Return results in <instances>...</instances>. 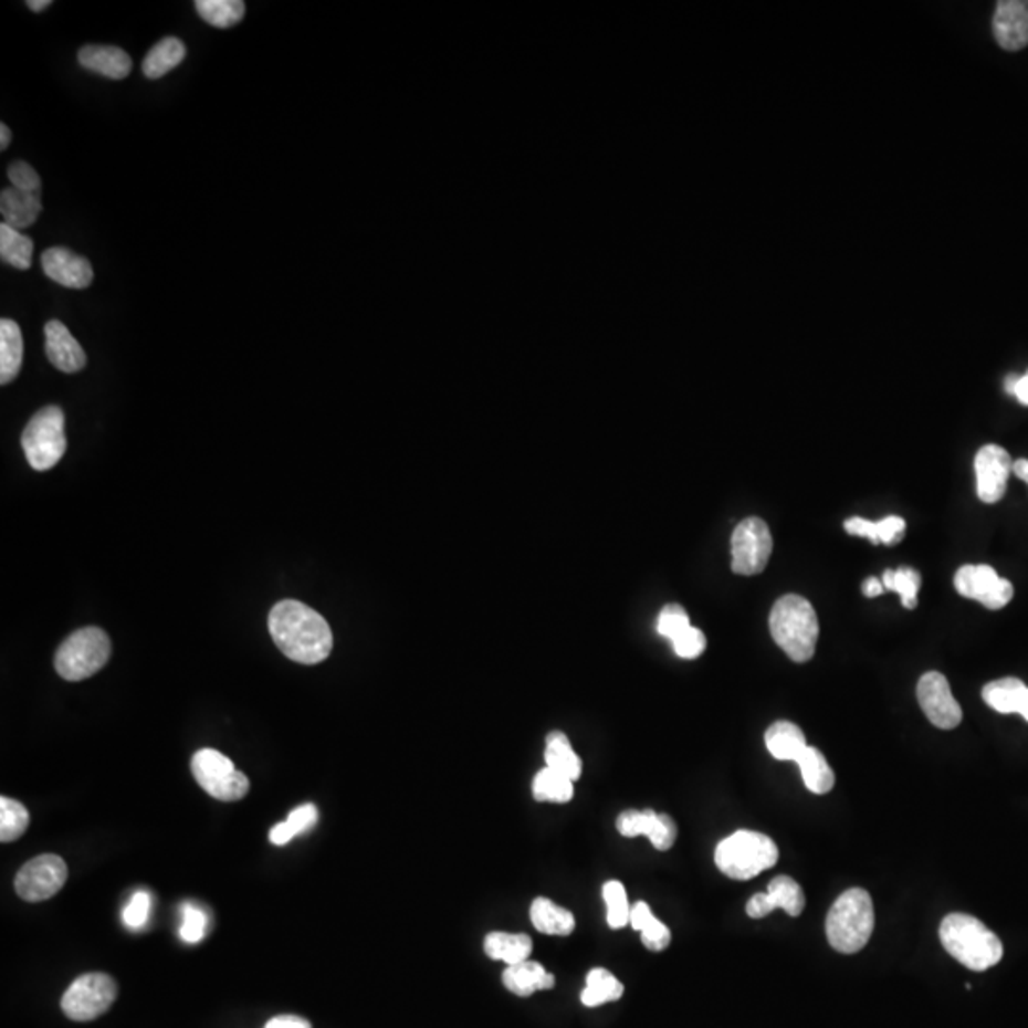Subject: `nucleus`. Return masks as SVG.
<instances>
[{
    "mask_svg": "<svg viewBox=\"0 0 1028 1028\" xmlns=\"http://www.w3.org/2000/svg\"><path fill=\"white\" fill-rule=\"evenodd\" d=\"M1014 397L1017 398L1022 406H1028V371L1025 376L1019 377L1017 387H1015Z\"/></svg>",
    "mask_w": 1028,
    "mask_h": 1028,
    "instance_id": "obj_50",
    "label": "nucleus"
},
{
    "mask_svg": "<svg viewBox=\"0 0 1028 1028\" xmlns=\"http://www.w3.org/2000/svg\"><path fill=\"white\" fill-rule=\"evenodd\" d=\"M23 364V336L12 318L0 321V384L14 381Z\"/></svg>",
    "mask_w": 1028,
    "mask_h": 1028,
    "instance_id": "obj_24",
    "label": "nucleus"
},
{
    "mask_svg": "<svg viewBox=\"0 0 1028 1028\" xmlns=\"http://www.w3.org/2000/svg\"><path fill=\"white\" fill-rule=\"evenodd\" d=\"M34 244L23 231L2 223L0 225V258L10 268L28 271L33 261Z\"/></svg>",
    "mask_w": 1028,
    "mask_h": 1028,
    "instance_id": "obj_32",
    "label": "nucleus"
},
{
    "mask_svg": "<svg viewBox=\"0 0 1028 1028\" xmlns=\"http://www.w3.org/2000/svg\"><path fill=\"white\" fill-rule=\"evenodd\" d=\"M604 903H606V920L611 930H621L631 922V909L627 890L619 880H610L602 888Z\"/></svg>",
    "mask_w": 1028,
    "mask_h": 1028,
    "instance_id": "obj_38",
    "label": "nucleus"
},
{
    "mask_svg": "<svg viewBox=\"0 0 1028 1028\" xmlns=\"http://www.w3.org/2000/svg\"><path fill=\"white\" fill-rule=\"evenodd\" d=\"M672 646L679 658L695 659L705 651L706 638L700 629L688 627L684 632H680L679 637L672 640Z\"/></svg>",
    "mask_w": 1028,
    "mask_h": 1028,
    "instance_id": "obj_42",
    "label": "nucleus"
},
{
    "mask_svg": "<svg viewBox=\"0 0 1028 1028\" xmlns=\"http://www.w3.org/2000/svg\"><path fill=\"white\" fill-rule=\"evenodd\" d=\"M1028 685L1019 679H1000L983 688V700L1000 714H1021L1027 700Z\"/></svg>",
    "mask_w": 1028,
    "mask_h": 1028,
    "instance_id": "obj_27",
    "label": "nucleus"
},
{
    "mask_svg": "<svg viewBox=\"0 0 1028 1028\" xmlns=\"http://www.w3.org/2000/svg\"><path fill=\"white\" fill-rule=\"evenodd\" d=\"M29 827V811L23 804L14 798L2 796L0 798V840L14 842L23 837Z\"/></svg>",
    "mask_w": 1028,
    "mask_h": 1028,
    "instance_id": "obj_37",
    "label": "nucleus"
},
{
    "mask_svg": "<svg viewBox=\"0 0 1028 1028\" xmlns=\"http://www.w3.org/2000/svg\"><path fill=\"white\" fill-rule=\"evenodd\" d=\"M191 769L202 790L221 803L242 800L250 790L246 775L234 768L233 760L216 748H202L195 753Z\"/></svg>",
    "mask_w": 1028,
    "mask_h": 1028,
    "instance_id": "obj_8",
    "label": "nucleus"
},
{
    "mask_svg": "<svg viewBox=\"0 0 1028 1028\" xmlns=\"http://www.w3.org/2000/svg\"><path fill=\"white\" fill-rule=\"evenodd\" d=\"M766 747L777 760L796 762L798 756L808 747V743H806V737H804L800 727L793 724V722L782 720V722H775L768 727Z\"/></svg>",
    "mask_w": 1028,
    "mask_h": 1028,
    "instance_id": "obj_26",
    "label": "nucleus"
},
{
    "mask_svg": "<svg viewBox=\"0 0 1028 1028\" xmlns=\"http://www.w3.org/2000/svg\"><path fill=\"white\" fill-rule=\"evenodd\" d=\"M42 271L50 281L73 290L88 289L94 281V269L83 255L71 252L69 248H49L42 254Z\"/></svg>",
    "mask_w": 1028,
    "mask_h": 1028,
    "instance_id": "obj_17",
    "label": "nucleus"
},
{
    "mask_svg": "<svg viewBox=\"0 0 1028 1028\" xmlns=\"http://www.w3.org/2000/svg\"><path fill=\"white\" fill-rule=\"evenodd\" d=\"M263 1028H313L311 1022L303 1017H297V1015H279V1017H273L271 1021L265 1025Z\"/></svg>",
    "mask_w": 1028,
    "mask_h": 1028,
    "instance_id": "obj_47",
    "label": "nucleus"
},
{
    "mask_svg": "<svg viewBox=\"0 0 1028 1028\" xmlns=\"http://www.w3.org/2000/svg\"><path fill=\"white\" fill-rule=\"evenodd\" d=\"M843 528H846V532L850 535L867 537V539L874 543V545H880V542H878L877 522L867 521L863 516H851V518L843 522Z\"/></svg>",
    "mask_w": 1028,
    "mask_h": 1028,
    "instance_id": "obj_46",
    "label": "nucleus"
},
{
    "mask_svg": "<svg viewBox=\"0 0 1028 1028\" xmlns=\"http://www.w3.org/2000/svg\"><path fill=\"white\" fill-rule=\"evenodd\" d=\"M206 927H208V916L199 906L186 903L181 905V925H179V937L186 943H199L204 940Z\"/></svg>",
    "mask_w": 1028,
    "mask_h": 1028,
    "instance_id": "obj_39",
    "label": "nucleus"
},
{
    "mask_svg": "<svg viewBox=\"0 0 1028 1028\" xmlns=\"http://www.w3.org/2000/svg\"><path fill=\"white\" fill-rule=\"evenodd\" d=\"M653 916L650 906L644 901H638L637 905L631 909V922L629 925H632L637 932H640L644 927L646 922Z\"/></svg>",
    "mask_w": 1028,
    "mask_h": 1028,
    "instance_id": "obj_48",
    "label": "nucleus"
},
{
    "mask_svg": "<svg viewBox=\"0 0 1028 1028\" xmlns=\"http://www.w3.org/2000/svg\"><path fill=\"white\" fill-rule=\"evenodd\" d=\"M884 583L878 577H869L867 581L863 583V595L869 598H877L884 592Z\"/></svg>",
    "mask_w": 1028,
    "mask_h": 1028,
    "instance_id": "obj_49",
    "label": "nucleus"
},
{
    "mask_svg": "<svg viewBox=\"0 0 1028 1028\" xmlns=\"http://www.w3.org/2000/svg\"><path fill=\"white\" fill-rule=\"evenodd\" d=\"M1017 381H1019V377L1017 376L1008 377V381H1006V391H1008L1009 395H1014L1015 387H1017Z\"/></svg>",
    "mask_w": 1028,
    "mask_h": 1028,
    "instance_id": "obj_54",
    "label": "nucleus"
},
{
    "mask_svg": "<svg viewBox=\"0 0 1028 1028\" xmlns=\"http://www.w3.org/2000/svg\"><path fill=\"white\" fill-rule=\"evenodd\" d=\"M44 349L52 366L63 374H76L86 366V353L81 343L60 321H50L44 326Z\"/></svg>",
    "mask_w": 1028,
    "mask_h": 1028,
    "instance_id": "obj_19",
    "label": "nucleus"
},
{
    "mask_svg": "<svg viewBox=\"0 0 1028 1028\" xmlns=\"http://www.w3.org/2000/svg\"><path fill=\"white\" fill-rule=\"evenodd\" d=\"M195 8L206 23L220 29L233 28L246 12L242 0H197Z\"/></svg>",
    "mask_w": 1028,
    "mask_h": 1028,
    "instance_id": "obj_35",
    "label": "nucleus"
},
{
    "mask_svg": "<svg viewBox=\"0 0 1028 1028\" xmlns=\"http://www.w3.org/2000/svg\"><path fill=\"white\" fill-rule=\"evenodd\" d=\"M269 631L276 648L302 665H316L329 658L334 634L328 621L307 604L282 600L269 613Z\"/></svg>",
    "mask_w": 1028,
    "mask_h": 1028,
    "instance_id": "obj_1",
    "label": "nucleus"
},
{
    "mask_svg": "<svg viewBox=\"0 0 1028 1028\" xmlns=\"http://www.w3.org/2000/svg\"><path fill=\"white\" fill-rule=\"evenodd\" d=\"M1021 716L1028 722V693H1027V700H1025V705H1022Z\"/></svg>",
    "mask_w": 1028,
    "mask_h": 1028,
    "instance_id": "obj_55",
    "label": "nucleus"
},
{
    "mask_svg": "<svg viewBox=\"0 0 1028 1028\" xmlns=\"http://www.w3.org/2000/svg\"><path fill=\"white\" fill-rule=\"evenodd\" d=\"M796 764L803 772L804 785L814 795H827V793H830V788L835 787V782H837L835 772L830 768L827 758L817 748L806 747V751L798 756Z\"/></svg>",
    "mask_w": 1028,
    "mask_h": 1028,
    "instance_id": "obj_30",
    "label": "nucleus"
},
{
    "mask_svg": "<svg viewBox=\"0 0 1028 1028\" xmlns=\"http://www.w3.org/2000/svg\"><path fill=\"white\" fill-rule=\"evenodd\" d=\"M940 940L946 953L972 972H985L996 966L1004 956V946L998 935L990 932L980 920L964 912H953L943 919Z\"/></svg>",
    "mask_w": 1028,
    "mask_h": 1028,
    "instance_id": "obj_2",
    "label": "nucleus"
},
{
    "mask_svg": "<svg viewBox=\"0 0 1028 1028\" xmlns=\"http://www.w3.org/2000/svg\"><path fill=\"white\" fill-rule=\"evenodd\" d=\"M52 2L50 0H28V8H31L33 12H42L44 8H49Z\"/></svg>",
    "mask_w": 1028,
    "mask_h": 1028,
    "instance_id": "obj_53",
    "label": "nucleus"
},
{
    "mask_svg": "<svg viewBox=\"0 0 1028 1028\" xmlns=\"http://www.w3.org/2000/svg\"><path fill=\"white\" fill-rule=\"evenodd\" d=\"M616 827L625 838H650L653 848H658L659 851L671 850L679 837V829L672 817L658 814L653 809H627L617 817Z\"/></svg>",
    "mask_w": 1028,
    "mask_h": 1028,
    "instance_id": "obj_15",
    "label": "nucleus"
},
{
    "mask_svg": "<svg viewBox=\"0 0 1028 1028\" xmlns=\"http://www.w3.org/2000/svg\"><path fill=\"white\" fill-rule=\"evenodd\" d=\"M621 996H623V985L608 969L595 967L587 974V987L583 988L581 993L583 1006L598 1008L608 1001L619 1000Z\"/></svg>",
    "mask_w": 1028,
    "mask_h": 1028,
    "instance_id": "obj_31",
    "label": "nucleus"
},
{
    "mask_svg": "<svg viewBox=\"0 0 1028 1028\" xmlns=\"http://www.w3.org/2000/svg\"><path fill=\"white\" fill-rule=\"evenodd\" d=\"M688 627H692L690 617L679 604H669L659 613L658 632L661 637L669 638L671 642L679 637L680 632H684Z\"/></svg>",
    "mask_w": 1028,
    "mask_h": 1028,
    "instance_id": "obj_40",
    "label": "nucleus"
},
{
    "mask_svg": "<svg viewBox=\"0 0 1028 1028\" xmlns=\"http://www.w3.org/2000/svg\"><path fill=\"white\" fill-rule=\"evenodd\" d=\"M529 919L537 932L545 935L566 937L576 930V916L564 906L556 905L550 899L537 898L529 906Z\"/></svg>",
    "mask_w": 1028,
    "mask_h": 1028,
    "instance_id": "obj_23",
    "label": "nucleus"
},
{
    "mask_svg": "<svg viewBox=\"0 0 1028 1028\" xmlns=\"http://www.w3.org/2000/svg\"><path fill=\"white\" fill-rule=\"evenodd\" d=\"M954 587L962 597L983 604L988 610H1001L1014 598V585L1001 579L987 564H967L956 571Z\"/></svg>",
    "mask_w": 1028,
    "mask_h": 1028,
    "instance_id": "obj_12",
    "label": "nucleus"
},
{
    "mask_svg": "<svg viewBox=\"0 0 1028 1028\" xmlns=\"http://www.w3.org/2000/svg\"><path fill=\"white\" fill-rule=\"evenodd\" d=\"M21 448L34 471H49L57 465L67 450L65 413L60 406H46L34 413L21 432Z\"/></svg>",
    "mask_w": 1028,
    "mask_h": 1028,
    "instance_id": "obj_7",
    "label": "nucleus"
},
{
    "mask_svg": "<svg viewBox=\"0 0 1028 1028\" xmlns=\"http://www.w3.org/2000/svg\"><path fill=\"white\" fill-rule=\"evenodd\" d=\"M503 985L508 993L528 998L535 990H548L555 987V975L548 974L539 962L526 959L521 964L507 966V969L503 972Z\"/></svg>",
    "mask_w": 1028,
    "mask_h": 1028,
    "instance_id": "obj_22",
    "label": "nucleus"
},
{
    "mask_svg": "<svg viewBox=\"0 0 1028 1028\" xmlns=\"http://www.w3.org/2000/svg\"><path fill=\"white\" fill-rule=\"evenodd\" d=\"M186 54L187 49L183 42L176 36H166L149 50V54L145 55L144 75L151 81L168 75L171 69L178 67L179 63L186 60Z\"/></svg>",
    "mask_w": 1028,
    "mask_h": 1028,
    "instance_id": "obj_29",
    "label": "nucleus"
},
{
    "mask_svg": "<svg viewBox=\"0 0 1028 1028\" xmlns=\"http://www.w3.org/2000/svg\"><path fill=\"white\" fill-rule=\"evenodd\" d=\"M532 948L534 945L526 933L494 932L487 933L484 940V953L487 954V958L500 959L507 966L529 959Z\"/></svg>",
    "mask_w": 1028,
    "mask_h": 1028,
    "instance_id": "obj_25",
    "label": "nucleus"
},
{
    "mask_svg": "<svg viewBox=\"0 0 1028 1028\" xmlns=\"http://www.w3.org/2000/svg\"><path fill=\"white\" fill-rule=\"evenodd\" d=\"M316 821H318V809H316L315 804H303L300 808L290 811L286 821L274 825L271 832H269V840H271V843H274V846H284V843H289L292 838L300 837L303 832H308V830L313 829Z\"/></svg>",
    "mask_w": 1028,
    "mask_h": 1028,
    "instance_id": "obj_34",
    "label": "nucleus"
},
{
    "mask_svg": "<svg viewBox=\"0 0 1028 1028\" xmlns=\"http://www.w3.org/2000/svg\"><path fill=\"white\" fill-rule=\"evenodd\" d=\"M769 631L775 644L796 663H806L816 653L819 621L814 606L804 597L779 598L769 613Z\"/></svg>",
    "mask_w": 1028,
    "mask_h": 1028,
    "instance_id": "obj_3",
    "label": "nucleus"
},
{
    "mask_svg": "<svg viewBox=\"0 0 1028 1028\" xmlns=\"http://www.w3.org/2000/svg\"><path fill=\"white\" fill-rule=\"evenodd\" d=\"M1014 461L1001 445L987 444L975 455L977 495L983 503H998L1008 490Z\"/></svg>",
    "mask_w": 1028,
    "mask_h": 1028,
    "instance_id": "obj_14",
    "label": "nucleus"
},
{
    "mask_svg": "<svg viewBox=\"0 0 1028 1028\" xmlns=\"http://www.w3.org/2000/svg\"><path fill=\"white\" fill-rule=\"evenodd\" d=\"M78 63L92 73L107 76L113 81H123L132 73L130 55L117 46H96L90 44L78 52Z\"/></svg>",
    "mask_w": 1028,
    "mask_h": 1028,
    "instance_id": "obj_20",
    "label": "nucleus"
},
{
    "mask_svg": "<svg viewBox=\"0 0 1028 1028\" xmlns=\"http://www.w3.org/2000/svg\"><path fill=\"white\" fill-rule=\"evenodd\" d=\"M1011 471H1014L1017 479L1025 480L1028 484V460L1014 461V469H1011Z\"/></svg>",
    "mask_w": 1028,
    "mask_h": 1028,
    "instance_id": "obj_51",
    "label": "nucleus"
},
{
    "mask_svg": "<svg viewBox=\"0 0 1028 1028\" xmlns=\"http://www.w3.org/2000/svg\"><path fill=\"white\" fill-rule=\"evenodd\" d=\"M10 139H12V132H10L7 124H0V149L2 151L10 145Z\"/></svg>",
    "mask_w": 1028,
    "mask_h": 1028,
    "instance_id": "obj_52",
    "label": "nucleus"
},
{
    "mask_svg": "<svg viewBox=\"0 0 1028 1028\" xmlns=\"http://www.w3.org/2000/svg\"><path fill=\"white\" fill-rule=\"evenodd\" d=\"M878 542L884 545H895L905 537L906 524L901 516H885L878 521Z\"/></svg>",
    "mask_w": 1028,
    "mask_h": 1028,
    "instance_id": "obj_45",
    "label": "nucleus"
},
{
    "mask_svg": "<svg viewBox=\"0 0 1028 1028\" xmlns=\"http://www.w3.org/2000/svg\"><path fill=\"white\" fill-rule=\"evenodd\" d=\"M827 940L842 954H856L871 941L874 930V905L861 888L843 891L830 906L827 916Z\"/></svg>",
    "mask_w": 1028,
    "mask_h": 1028,
    "instance_id": "obj_4",
    "label": "nucleus"
},
{
    "mask_svg": "<svg viewBox=\"0 0 1028 1028\" xmlns=\"http://www.w3.org/2000/svg\"><path fill=\"white\" fill-rule=\"evenodd\" d=\"M806 906L803 888L790 877H777L769 882L766 893H756L747 903L751 919H766L775 909H783L788 916H800Z\"/></svg>",
    "mask_w": 1028,
    "mask_h": 1028,
    "instance_id": "obj_16",
    "label": "nucleus"
},
{
    "mask_svg": "<svg viewBox=\"0 0 1028 1028\" xmlns=\"http://www.w3.org/2000/svg\"><path fill=\"white\" fill-rule=\"evenodd\" d=\"M0 212L4 223L23 231L39 220L42 212L39 192L20 191L15 187H8L0 195Z\"/></svg>",
    "mask_w": 1028,
    "mask_h": 1028,
    "instance_id": "obj_21",
    "label": "nucleus"
},
{
    "mask_svg": "<svg viewBox=\"0 0 1028 1028\" xmlns=\"http://www.w3.org/2000/svg\"><path fill=\"white\" fill-rule=\"evenodd\" d=\"M8 178L12 181V187L20 191L39 192L41 191V178L34 170L33 166L18 160L8 166Z\"/></svg>",
    "mask_w": 1028,
    "mask_h": 1028,
    "instance_id": "obj_44",
    "label": "nucleus"
},
{
    "mask_svg": "<svg viewBox=\"0 0 1028 1028\" xmlns=\"http://www.w3.org/2000/svg\"><path fill=\"white\" fill-rule=\"evenodd\" d=\"M149 914H151V895L145 893V891H137V893H134V898L130 899V903L124 909V924L128 925L130 930H139V927L147 924Z\"/></svg>",
    "mask_w": 1028,
    "mask_h": 1028,
    "instance_id": "obj_41",
    "label": "nucleus"
},
{
    "mask_svg": "<svg viewBox=\"0 0 1028 1028\" xmlns=\"http://www.w3.org/2000/svg\"><path fill=\"white\" fill-rule=\"evenodd\" d=\"M545 762H547V768L555 769L558 774L566 775V777L574 783L581 777V758H579L576 751L571 748L568 735L563 734V732H550V734L547 735Z\"/></svg>",
    "mask_w": 1028,
    "mask_h": 1028,
    "instance_id": "obj_28",
    "label": "nucleus"
},
{
    "mask_svg": "<svg viewBox=\"0 0 1028 1028\" xmlns=\"http://www.w3.org/2000/svg\"><path fill=\"white\" fill-rule=\"evenodd\" d=\"M109 658L111 640L105 631L97 627H84L65 638L55 653L54 665L62 679L81 682L102 671Z\"/></svg>",
    "mask_w": 1028,
    "mask_h": 1028,
    "instance_id": "obj_6",
    "label": "nucleus"
},
{
    "mask_svg": "<svg viewBox=\"0 0 1028 1028\" xmlns=\"http://www.w3.org/2000/svg\"><path fill=\"white\" fill-rule=\"evenodd\" d=\"M919 703L927 720L940 730H954L962 722V706L954 700L948 680L941 672H925L916 688Z\"/></svg>",
    "mask_w": 1028,
    "mask_h": 1028,
    "instance_id": "obj_13",
    "label": "nucleus"
},
{
    "mask_svg": "<svg viewBox=\"0 0 1028 1028\" xmlns=\"http://www.w3.org/2000/svg\"><path fill=\"white\" fill-rule=\"evenodd\" d=\"M532 793L537 803L566 804L574 798V782L545 766L535 775Z\"/></svg>",
    "mask_w": 1028,
    "mask_h": 1028,
    "instance_id": "obj_33",
    "label": "nucleus"
},
{
    "mask_svg": "<svg viewBox=\"0 0 1028 1028\" xmlns=\"http://www.w3.org/2000/svg\"><path fill=\"white\" fill-rule=\"evenodd\" d=\"M67 864L54 853L34 857L21 867L15 877V891L23 901L39 903L54 898L67 882Z\"/></svg>",
    "mask_w": 1028,
    "mask_h": 1028,
    "instance_id": "obj_11",
    "label": "nucleus"
},
{
    "mask_svg": "<svg viewBox=\"0 0 1028 1028\" xmlns=\"http://www.w3.org/2000/svg\"><path fill=\"white\" fill-rule=\"evenodd\" d=\"M714 861L727 878L751 880L775 867L779 861V850L774 840L762 832L737 830L718 843Z\"/></svg>",
    "mask_w": 1028,
    "mask_h": 1028,
    "instance_id": "obj_5",
    "label": "nucleus"
},
{
    "mask_svg": "<svg viewBox=\"0 0 1028 1028\" xmlns=\"http://www.w3.org/2000/svg\"><path fill=\"white\" fill-rule=\"evenodd\" d=\"M117 994V983L109 975H81L63 994V1014L73 1021H94L115 1004Z\"/></svg>",
    "mask_w": 1028,
    "mask_h": 1028,
    "instance_id": "obj_9",
    "label": "nucleus"
},
{
    "mask_svg": "<svg viewBox=\"0 0 1028 1028\" xmlns=\"http://www.w3.org/2000/svg\"><path fill=\"white\" fill-rule=\"evenodd\" d=\"M993 31L1001 49L1019 52L1028 44V0H1000Z\"/></svg>",
    "mask_w": 1028,
    "mask_h": 1028,
    "instance_id": "obj_18",
    "label": "nucleus"
},
{
    "mask_svg": "<svg viewBox=\"0 0 1028 1028\" xmlns=\"http://www.w3.org/2000/svg\"><path fill=\"white\" fill-rule=\"evenodd\" d=\"M774 539L768 524L751 516L737 524L732 535V569L737 576H756L768 566Z\"/></svg>",
    "mask_w": 1028,
    "mask_h": 1028,
    "instance_id": "obj_10",
    "label": "nucleus"
},
{
    "mask_svg": "<svg viewBox=\"0 0 1028 1028\" xmlns=\"http://www.w3.org/2000/svg\"><path fill=\"white\" fill-rule=\"evenodd\" d=\"M884 589L898 592L906 610H914L919 604V590L922 577L912 568L885 569L882 576Z\"/></svg>",
    "mask_w": 1028,
    "mask_h": 1028,
    "instance_id": "obj_36",
    "label": "nucleus"
},
{
    "mask_svg": "<svg viewBox=\"0 0 1028 1028\" xmlns=\"http://www.w3.org/2000/svg\"><path fill=\"white\" fill-rule=\"evenodd\" d=\"M640 935H642V943H644L646 948L653 951V953H661V951H665L667 946L671 945V930L655 916H651L646 922L644 927L640 930Z\"/></svg>",
    "mask_w": 1028,
    "mask_h": 1028,
    "instance_id": "obj_43",
    "label": "nucleus"
}]
</instances>
